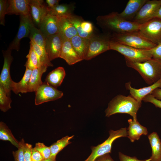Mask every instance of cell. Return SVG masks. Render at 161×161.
Here are the masks:
<instances>
[{
	"label": "cell",
	"instance_id": "1",
	"mask_svg": "<svg viewBox=\"0 0 161 161\" xmlns=\"http://www.w3.org/2000/svg\"><path fill=\"white\" fill-rule=\"evenodd\" d=\"M97 24L103 29L112 34L137 31L140 24L132 21H126L117 12L99 16L96 18Z\"/></svg>",
	"mask_w": 161,
	"mask_h": 161
},
{
	"label": "cell",
	"instance_id": "2",
	"mask_svg": "<svg viewBox=\"0 0 161 161\" xmlns=\"http://www.w3.org/2000/svg\"><path fill=\"white\" fill-rule=\"evenodd\" d=\"M141 105L130 95H118L109 103L105 111V116L109 117L117 113H125L131 116L133 120H137V112Z\"/></svg>",
	"mask_w": 161,
	"mask_h": 161
},
{
	"label": "cell",
	"instance_id": "3",
	"mask_svg": "<svg viewBox=\"0 0 161 161\" xmlns=\"http://www.w3.org/2000/svg\"><path fill=\"white\" fill-rule=\"evenodd\" d=\"M125 60L127 66L137 71L148 85H151L161 78V61L153 58L143 62Z\"/></svg>",
	"mask_w": 161,
	"mask_h": 161
},
{
	"label": "cell",
	"instance_id": "4",
	"mask_svg": "<svg viewBox=\"0 0 161 161\" xmlns=\"http://www.w3.org/2000/svg\"><path fill=\"white\" fill-rule=\"evenodd\" d=\"M110 50L119 52L125 57V60L133 62H143L152 58L150 49H141L128 46L112 39L109 43Z\"/></svg>",
	"mask_w": 161,
	"mask_h": 161
},
{
	"label": "cell",
	"instance_id": "5",
	"mask_svg": "<svg viewBox=\"0 0 161 161\" xmlns=\"http://www.w3.org/2000/svg\"><path fill=\"white\" fill-rule=\"evenodd\" d=\"M138 31L113 34L111 39L123 44L141 49H150L157 46L145 38Z\"/></svg>",
	"mask_w": 161,
	"mask_h": 161
},
{
	"label": "cell",
	"instance_id": "6",
	"mask_svg": "<svg viewBox=\"0 0 161 161\" xmlns=\"http://www.w3.org/2000/svg\"><path fill=\"white\" fill-rule=\"evenodd\" d=\"M109 133V137L104 142L97 146L91 147V153L83 161H94L100 156L111 153L113 142L118 138L128 136L127 129L126 128H121L116 131L110 130Z\"/></svg>",
	"mask_w": 161,
	"mask_h": 161
},
{
	"label": "cell",
	"instance_id": "7",
	"mask_svg": "<svg viewBox=\"0 0 161 161\" xmlns=\"http://www.w3.org/2000/svg\"><path fill=\"white\" fill-rule=\"evenodd\" d=\"M139 32L145 38L157 45L161 44V19L157 18L140 24Z\"/></svg>",
	"mask_w": 161,
	"mask_h": 161
},
{
	"label": "cell",
	"instance_id": "8",
	"mask_svg": "<svg viewBox=\"0 0 161 161\" xmlns=\"http://www.w3.org/2000/svg\"><path fill=\"white\" fill-rule=\"evenodd\" d=\"M111 36H96L93 35L89 39L87 53L85 59L89 60L110 50L109 43Z\"/></svg>",
	"mask_w": 161,
	"mask_h": 161
},
{
	"label": "cell",
	"instance_id": "9",
	"mask_svg": "<svg viewBox=\"0 0 161 161\" xmlns=\"http://www.w3.org/2000/svg\"><path fill=\"white\" fill-rule=\"evenodd\" d=\"M35 93V105L53 101L61 98L63 95V92L57 89L45 82H43Z\"/></svg>",
	"mask_w": 161,
	"mask_h": 161
},
{
	"label": "cell",
	"instance_id": "10",
	"mask_svg": "<svg viewBox=\"0 0 161 161\" xmlns=\"http://www.w3.org/2000/svg\"><path fill=\"white\" fill-rule=\"evenodd\" d=\"M161 5V0H148L141 7L133 21L141 24L155 18Z\"/></svg>",
	"mask_w": 161,
	"mask_h": 161
},
{
	"label": "cell",
	"instance_id": "11",
	"mask_svg": "<svg viewBox=\"0 0 161 161\" xmlns=\"http://www.w3.org/2000/svg\"><path fill=\"white\" fill-rule=\"evenodd\" d=\"M12 50L8 48L7 50L2 51L4 62L0 75V85L2 86L7 96L9 97H10L11 91L10 85L12 80L10 69L13 60L11 55Z\"/></svg>",
	"mask_w": 161,
	"mask_h": 161
},
{
	"label": "cell",
	"instance_id": "12",
	"mask_svg": "<svg viewBox=\"0 0 161 161\" xmlns=\"http://www.w3.org/2000/svg\"><path fill=\"white\" fill-rule=\"evenodd\" d=\"M20 24L18 32L8 48L12 50L19 51L21 39L24 38L29 37L30 27L33 24L31 15L20 16Z\"/></svg>",
	"mask_w": 161,
	"mask_h": 161
},
{
	"label": "cell",
	"instance_id": "13",
	"mask_svg": "<svg viewBox=\"0 0 161 161\" xmlns=\"http://www.w3.org/2000/svg\"><path fill=\"white\" fill-rule=\"evenodd\" d=\"M63 40L58 33L46 38L45 49L50 61L60 57Z\"/></svg>",
	"mask_w": 161,
	"mask_h": 161
},
{
	"label": "cell",
	"instance_id": "14",
	"mask_svg": "<svg viewBox=\"0 0 161 161\" xmlns=\"http://www.w3.org/2000/svg\"><path fill=\"white\" fill-rule=\"evenodd\" d=\"M29 5L33 23L39 28L41 21L48 14L47 6L41 0H30Z\"/></svg>",
	"mask_w": 161,
	"mask_h": 161
},
{
	"label": "cell",
	"instance_id": "15",
	"mask_svg": "<svg viewBox=\"0 0 161 161\" xmlns=\"http://www.w3.org/2000/svg\"><path fill=\"white\" fill-rule=\"evenodd\" d=\"M131 84V82L126 83L125 87L126 89L129 91L130 95L131 97L139 103L142 104V101L145 97L148 95L151 94L156 89L161 88V78L148 86L138 89L132 87Z\"/></svg>",
	"mask_w": 161,
	"mask_h": 161
},
{
	"label": "cell",
	"instance_id": "16",
	"mask_svg": "<svg viewBox=\"0 0 161 161\" xmlns=\"http://www.w3.org/2000/svg\"><path fill=\"white\" fill-rule=\"evenodd\" d=\"M39 29L46 38L58 33V18L48 14L41 21Z\"/></svg>",
	"mask_w": 161,
	"mask_h": 161
},
{
	"label": "cell",
	"instance_id": "17",
	"mask_svg": "<svg viewBox=\"0 0 161 161\" xmlns=\"http://www.w3.org/2000/svg\"><path fill=\"white\" fill-rule=\"evenodd\" d=\"M7 14L31 15L30 0H9Z\"/></svg>",
	"mask_w": 161,
	"mask_h": 161
},
{
	"label": "cell",
	"instance_id": "18",
	"mask_svg": "<svg viewBox=\"0 0 161 161\" xmlns=\"http://www.w3.org/2000/svg\"><path fill=\"white\" fill-rule=\"evenodd\" d=\"M60 56L69 65H73L82 60L75 51L70 40L63 39Z\"/></svg>",
	"mask_w": 161,
	"mask_h": 161
},
{
	"label": "cell",
	"instance_id": "19",
	"mask_svg": "<svg viewBox=\"0 0 161 161\" xmlns=\"http://www.w3.org/2000/svg\"><path fill=\"white\" fill-rule=\"evenodd\" d=\"M147 0H129L124 10L119 15L124 19L132 21L142 6Z\"/></svg>",
	"mask_w": 161,
	"mask_h": 161
},
{
	"label": "cell",
	"instance_id": "20",
	"mask_svg": "<svg viewBox=\"0 0 161 161\" xmlns=\"http://www.w3.org/2000/svg\"><path fill=\"white\" fill-rule=\"evenodd\" d=\"M128 121L129 126L127 129V137L131 142L139 140L143 135H147V129L141 125L137 120H134L130 119L128 120Z\"/></svg>",
	"mask_w": 161,
	"mask_h": 161
},
{
	"label": "cell",
	"instance_id": "21",
	"mask_svg": "<svg viewBox=\"0 0 161 161\" xmlns=\"http://www.w3.org/2000/svg\"><path fill=\"white\" fill-rule=\"evenodd\" d=\"M58 18L59 20L58 34L63 39L70 40L78 35L75 28L68 19V16Z\"/></svg>",
	"mask_w": 161,
	"mask_h": 161
},
{
	"label": "cell",
	"instance_id": "22",
	"mask_svg": "<svg viewBox=\"0 0 161 161\" xmlns=\"http://www.w3.org/2000/svg\"><path fill=\"white\" fill-rule=\"evenodd\" d=\"M32 70L26 67L24 74L21 79L18 82H16L12 80L10 87L11 90L17 94L19 93H22L28 92L30 80Z\"/></svg>",
	"mask_w": 161,
	"mask_h": 161
},
{
	"label": "cell",
	"instance_id": "23",
	"mask_svg": "<svg viewBox=\"0 0 161 161\" xmlns=\"http://www.w3.org/2000/svg\"><path fill=\"white\" fill-rule=\"evenodd\" d=\"M89 39L77 35L70 40L74 49L82 60H85L87 53Z\"/></svg>",
	"mask_w": 161,
	"mask_h": 161
},
{
	"label": "cell",
	"instance_id": "24",
	"mask_svg": "<svg viewBox=\"0 0 161 161\" xmlns=\"http://www.w3.org/2000/svg\"><path fill=\"white\" fill-rule=\"evenodd\" d=\"M152 149L151 161H161V141L157 134L154 132L148 135Z\"/></svg>",
	"mask_w": 161,
	"mask_h": 161
},
{
	"label": "cell",
	"instance_id": "25",
	"mask_svg": "<svg viewBox=\"0 0 161 161\" xmlns=\"http://www.w3.org/2000/svg\"><path fill=\"white\" fill-rule=\"evenodd\" d=\"M65 75L64 68L62 67H59L48 73L46 76L45 82L57 88L61 84Z\"/></svg>",
	"mask_w": 161,
	"mask_h": 161
},
{
	"label": "cell",
	"instance_id": "26",
	"mask_svg": "<svg viewBox=\"0 0 161 161\" xmlns=\"http://www.w3.org/2000/svg\"><path fill=\"white\" fill-rule=\"evenodd\" d=\"M47 67L42 66L32 70L30 77L28 92H35L43 83L41 77L43 74L47 70Z\"/></svg>",
	"mask_w": 161,
	"mask_h": 161
},
{
	"label": "cell",
	"instance_id": "27",
	"mask_svg": "<svg viewBox=\"0 0 161 161\" xmlns=\"http://www.w3.org/2000/svg\"><path fill=\"white\" fill-rule=\"evenodd\" d=\"M29 37L30 41L45 49L46 38L41 30L37 28L34 24L30 27Z\"/></svg>",
	"mask_w": 161,
	"mask_h": 161
},
{
	"label": "cell",
	"instance_id": "28",
	"mask_svg": "<svg viewBox=\"0 0 161 161\" xmlns=\"http://www.w3.org/2000/svg\"><path fill=\"white\" fill-rule=\"evenodd\" d=\"M0 140L9 141L17 148L19 146V142L15 138L6 124L2 121L0 122Z\"/></svg>",
	"mask_w": 161,
	"mask_h": 161
},
{
	"label": "cell",
	"instance_id": "29",
	"mask_svg": "<svg viewBox=\"0 0 161 161\" xmlns=\"http://www.w3.org/2000/svg\"><path fill=\"white\" fill-rule=\"evenodd\" d=\"M74 135L66 136L53 143L50 146L51 154L50 157L56 158L58 154L67 145L71 143L70 140L73 138Z\"/></svg>",
	"mask_w": 161,
	"mask_h": 161
},
{
	"label": "cell",
	"instance_id": "30",
	"mask_svg": "<svg viewBox=\"0 0 161 161\" xmlns=\"http://www.w3.org/2000/svg\"><path fill=\"white\" fill-rule=\"evenodd\" d=\"M30 43V46L33 48L35 52L41 65L47 67L53 66V65L49 60L45 49L31 41Z\"/></svg>",
	"mask_w": 161,
	"mask_h": 161
},
{
	"label": "cell",
	"instance_id": "31",
	"mask_svg": "<svg viewBox=\"0 0 161 161\" xmlns=\"http://www.w3.org/2000/svg\"><path fill=\"white\" fill-rule=\"evenodd\" d=\"M48 10V13L58 18L68 16L72 14L73 8L71 5L66 4H58L54 8Z\"/></svg>",
	"mask_w": 161,
	"mask_h": 161
},
{
	"label": "cell",
	"instance_id": "32",
	"mask_svg": "<svg viewBox=\"0 0 161 161\" xmlns=\"http://www.w3.org/2000/svg\"><path fill=\"white\" fill-rule=\"evenodd\" d=\"M68 18L75 28L79 36L83 38L89 39L93 35V34H89L86 33L82 30L81 26V24L83 20L82 18L74 15L73 14L68 16Z\"/></svg>",
	"mask_w": 161,
	"mask_h": 161
},
{
	"label": "cell",
	"instance_id": "33",
	"mask_svg": "<svg viewBox=\"0 0 161 161\" xmlns=\"http://www.w3.org/2000/svg\"><path fill=\"white\" fill-rule=\"evenodd\" d=\"M26 57L27 61L25 65L26 67L33 70L42 66L35 52L30 46L29 52Z\"/></svg>",
	"mask_w": 161,
	"mask_h": 161
},
{
	"label": "cell",
	"instance_id": "34",
	"mask_svg": "<svg viewBox=\"0 0 161 161\" xmlns=\"http://www.w3.org/2000/svg\"><path fill=\"white\" fill-rule=\"evenodd\" d=\"M12 100L10 97L7 96L2 86L0 85V109L6 112L11 108Z\"/></svg>",
	"mask_w": 161,
	"mask_h": 161
},
{
	"label": "cell",
	"instance_id": "35",
	"mask_svg": "<svg viewBox=\"0 0 161 161\" xmlns=\"http://www.w3.org/2000/svg\"><path fill=\"white\" fill-rule=\"evenodd\" d=\"M34 148L41 154L44 159L50 157L51 152L49 146H46L43 143L38 142L35 143Z\"/></svg>",
	"mask_w": 161,
	"mask_h": 161
},
{
	"label": "cell",
	"instance_id": "36",
	"mask_svg": "<svg viewBox=\"0 0 161 161\" xmlns=\"http://www.w3.org/2000/svg\"><path fill=\"white\" fill-rule=\"evenodd\" d=\"M8 6V0H0V24L1 25H5V16L7 14Z\"/></svg>",
	"mask_w": 161,
	"mask_h": 161
},
{
	"label": "cell",
	"instance_id": "37",
	"mask_svg": "<svg viewBox=\"0 0 161 161\" xmlns=\"http://www.w3.org/2000/svg\"><path fill=\"white\" fill-rule=\"evenodd\" d=\"M24 140L23 139H22L19 142V145L18 150L13 151L15 161H25L23 149V143Z\"/></svg>",
	"mask_w": 161,
	"mask_h": 161
},
{
	"label": "cell",
	"instance_id": "38",
	"mask_svg": "<svg viewBox=\"0 0 161 161\" xmlns=\"http://www.w3.org/2000/svg\"><path fill=\"white\" fill-rule=\"evenodd\" d=\"M32 145L25 143L24 140L23 143V149L25 161H32L31 155L33 149Z\"/></svg>",
	"mask_w": 161,
	"mask_h": 161
},
{
	"label": "cell",
	"instance_id": "39",
	"mask_svg": "<svg viewBox=\"0 0 161 161\" xmlns=\"http://www.w3.org/2000/svg\"><path fill=\"white\" fill-rule=\"evenodd\" d=\"M145 102H148L153 104L156 107L161 108V100H157L151 94L148 95L143 99Z\"/></svg>",
	"mask_w": 161,
	"mask_h": 161
},
{
	"label": "cell",
	"instance_id": "40",
	"mask_svg": "<svg viewBox=\"0 0 161 161\" xmlns=\"http://www.w3.org/2000/svg\"><path fill=\"white\" fill-rule=\"evenodd\" d=\"M119 157L120 161H151L150 158L144 160H140L136 157H131L119 152Z\"/></svg>",
	"mask_w": 161,
	"mask_h": 161
},
{
	"label": "cell",
	"instance_id": "41",
	"mask_svg": "<svg viewBox=\"0 0 161 161\" xmlns=\"http://www.w3.org/2000/svg\"><path fill=\"white\" fill-rule=\"evenodd\" d=\"M153 58L161 61V44L150 49Z\"/></svg>",
	"mask_w": 161,
	"mask_h": 161
},
{
	"label": "cell",
	"instance_id": "42",
	"mask_svg": "<svg viewBox=\"0 0 161 161\" xmlns=\"http://www.w3.org/2000/svg\"><path fill=\"white\" fill-rule=\"evenodd\" d=\"M81 26L85 32L89 34H93V27L91 23L83 20L81 24Z\"/></svg>",
	"mask_w": 161,
	"mask_h": 161
},
{
	"label": "cell",
	"instance_id": "43",
	"mask_svg": "<svg viewBox=\"0 0 161 161\" xmlns=\"http://www.w3.org/2000/svg\"><path fill=\"white\" fill-rule=\"evenodd\" d=\"M44 158L41 154L34 148H33L31 155L32 161H42Z\"/></svg>",
	"mask_w": 161,
	"mask_h": 161
},
{
	"label": "cell",
	"instance_id": "44",
	"mask_svg": "<svg viewBox=\"0 0 161 161\" xmlns=\"http://www.w3.org/2000/svg\"><path fill=\"white\" fill-rule=\"evenodd\" d=\"M94 161H114L109 154H107L97 158Z\"/></svg>",
	"mask_w": 161,
	"mask_h": 161
},
{
	"label": "cell",
	"instance_id": "45",
	"mask_svg": "<svg viewBox=\"0 0 161 161\" xmlns=\"http://www.w3.org/2000/svg\"><path fill=\"white\" fill-rule=\"evenodd\" d=\"M59 0H46V2L47 4L48 9L54 8L59 4Z\"/></svg>",
	"mask_w": 161,
	"mask_h": 161
},
{
	"label": "cell",
	"instance_id": "46",
	"mask_svg": "<svg viewBox=\"0 0 161 161\" xmlns=\"http://www.w3.org/2000/svg\"><path fill=\"white\" fill-rule=\"evenodd\" d=\"M156 99L161 100V88H158L154 90L151 94Z\"/></svg>",
	"mask_w": 161,
	"mask_h": 161
},
{
	"label": "cell",
	"instance_id": "47",
	"mask_svg": "<svg viewBox=\"0 0 161 161\" xmlns=\"http://www.w3.org/2000/svg\"><path fill=\"white\" fill-rule=\"evenodd\" d=\"M155 18H157L161 19V5L157 11Z\"/></svg>",
	"mask_w": 161,
	"mask_h": 161
},
{
	"label": "cell",
	"instance_id": "48",
	"mask_svg": "<svg viewBox=\"0 0 161 161\" xmlns=\"http://www.w3.org/2000/svg\"><path fill=\"white\" fill-rule=\"evenodd\" d=\"M42 161H56V158L50 157L49 158L46 159H44Z\"/></svg>",
	"mask_w": 161,
	"mask_h": 161
}]
</instances>
